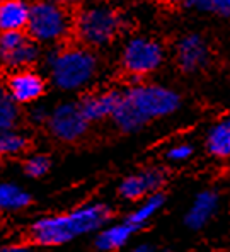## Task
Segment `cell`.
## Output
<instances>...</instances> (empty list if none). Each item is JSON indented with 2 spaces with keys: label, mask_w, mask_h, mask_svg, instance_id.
I'll list each match as a JSON object with an SVG mask.
<instances>
[{
  "label": "cell",
  "mask_w": 230,
  "mask_h": 252,
  "mask_svg": "<svg viewBox=\"0 0 230 252\" xmlns=\"http://www.w3.org/2000/svg\"><path fill=\"white\" fill-rule=\"evenodd\" d=\"M179 106V95L162 85L136 84L123 94L113 120L123 131H136L155 118L167 116Z\"/></svg>",
  "instance_id": "1"
},
{
  "label": "cell",
  "mask_w": 230,
  "mask_h": 252,
  "mask_svg": "<svg viewBox=\"0 0 230 252\" xmlns=\"http://www.w3.org/2000/svg\"><path fill=\"white\" fill-rule=\"evenodd\" d=\"M111 217L106 205H87L68 215L48 217L38 220L31 228V237L41 246H58L77 235L98 230Z\"/></svg>",
  "instance_id": "2"
},
{
  "label": "cell",
  "mask_w": 230,
  "mask_h": 252,
  "mask_svg": "<svg viewBox=\"0 0 230 252\" xmlns=\"http://www.w3.org/2000/svg\"><path fill=\"white\" fill-rule=\"evenodd\" d=\"M50 75L57 87L63 91H77L91 82L96 73V57L84 48H68L51 55Z\"/></svg>",
  "instance_id": "3"
},
{
  "label": "cell",
  "mask_w": 230,
  "mask_h": 252,
  "mask_svg": "<svg viewBox=\"0 0 230 252\" xmlns=\"http://www.w3.org/2000/svg\"><path fill=\"white\" fill-rule=\"evenodd\" d=\"M75 32L87 46H104L120 31V17L113 9L94 5L80 10L75 17Z\"/></svg>",
  "instance_id": "4"
},
{
  "label": "cell",
  "mask_w": 230,
  "mask_h": 252,
  "mask_svg": "<svg viewBox=\"0 0 230 252\" xmlns=\"http://www.w3.org/2000/svg\"><path fill=\"white\" fill-rule=\"evenodd\" d=\"M70 28H72V17L65 7L50 2H39L31 7L28 32L36 41H60L70 32Z\"/></svg>",
  "instance_id": "5"
},
{
  "label": "cell",
  "mask_w": 230,
  "mask_h": 252,
  "mask_svg": "<svg viewBox=\"0 0 230 252\" xmlns=\"http://www.w3.org/2000/svg\"><path fill=\"white\" fill-rule=\"evenodd\" d=\"M162 63V48L154 39L131 38L123 50V65L131 75L140 77L154 72Z\"/></svg>",
  "instance_id": "6"
},
{
  "label": "cell",
  "mask_w": 230,
  "mask_h": 252,
  "mask_svg": "<svg viewBox=\"0 0 230 252\" xmlns=\"http://www.w3.org/2000/svg\"><path fill=\"white\" fill-rule=\"evenodd\" d=\"M87 123L89 121L84 116L80 104H73V102H65V104L57 106L48 118L50 131L57 138L65 140V142L79 140L87 129Z\"/></svg>",
  "instance_id": "7"
},
{
  "label": "cell",
  "mask_w": 230,
  "mask_h": 252,
  "mask_svg": "<svg viewBox=\"0 0 230 252\" xmlns=\"http://www.w3.org/2000/svg\"><path fill=\"white\" fill-rule=\"evenodd\" d=\"M7 91L16 102L26 104V102H33L41 97L44 92V82L33 70H16L9 77Z\"/></svg>",
  "instance_id": "8"
},
{
  "label": "cell",
  "mask_w": 230,
  "mask_h": 252,
  "mask_svg": "<svg viewBox=\"0 0 230 252\" xmlns=\"http://www.w3.org/2000/svg\"><path fill=\"white\" fill-rule=\"evenodd\" d=\"M123 101V94L118 91H106L99 94L85 95L80 101V109L87 121L104 120L107 116H114L116 109Z\"/></svg>",
  "instance_id": "9"
},
{
  "label": "cell",
  "mask_w": 230,
  "mask_h": 252,
  "mask_svg": "<svg viewBox=\"0 0 230 252\" xmlns=\"http://www.w3.org/2000/svg\"><path fill=\"white\" fill-rule=\"evenodd\" d=\"M177 62L181 68L193 72L206 65L208 62V48L198 34H189L177 44Z\"/></svg>",
  "instance_id": "10"
},
{
  "label": "cell",
  "mask_w": 230,
  "mask_h": 252,
  "mask_svg": "<svg viewBox=\"0 0 230 252\" xmlns=\"http://www.w3.org/2000/svg\"><path fill=\"white\" fill-rule=\"evenodd\" d=\"M162 181H164V176L157 169L145 170V172L135 174V176H128L126 179L121 181L120 194L126 199H138L147 192H154L162 184Z\"/></svg>",
  "instance_id": "11"
},
{
  "label": "cell",
  "mask_w": 230,
  "mask_h": 252,
  "mask_svg": "<svg viewBox=\"0 0 230 252\" xmlns=\"http://www.w3.org/2000/svg\"><path fill=\"white\" fill-rule=\"evenodd\" d=\"M31 7L19 0H7L0 5V28L3 32H21L29 24Z\"/></svg>",
  "instance_id": "12"
},
{
  "label": "cell",
  "mask_w": 230,
  "mask_h": 252,
  "mask_svg": "<svg viewBox=\"0 0 230 252\" xmlns=\"http://www.w3.org/2000/svg\"><path fill=\"white\" fill-rule=\"evenodd\" d=\"M136 228L131 223L125 221V223H118L113 227H107L106 230H102L96 239V247L101 252H113L120 247H123L126 242L130 240L131 233Z\"/></svg>",
  "instance_id": "13"
},
{
  "label": "cell",
  "mask_w": 230,
  "mask_h": 252,
  "mask_svg": "<svg viewBox=\"0 0 230 252\" xmlns=\"http://www.w3.org/2000/svg\"><path fill=\"white\" fill-rule=\"evenodd\" d=\"M215 208H217V196H215V192L205 191V192H201V194H198L196 201L193 203L191 210H189L186 215L188 227L201 228L203 225L210 220Z\"/></svg>",
  "instance_id": "14"
},
{
  "label": "cell",
  "mask_w": 230,
  "mask_h": 252,
  "mask_svg": "<svg viewBox=\"0 0 230 252\" xmlns=\"http://www.w3.org/2000/svg\"><path fill=\"white\" fill-rule=\"evenodd\" d=\"M36 58H38V46L29 38L22 44H19L16 50L2 55L3 63H5L7 66H10V68H16V70H26V66L34 63Z\"/></svg>",
  "instance_id": "15"
},
{
  "label": "cell",
  "mask_w": 230,
  "mask_h": 252,
  "mask_svg": "<svg viewBox=\"0 0 230 252\" xmlns=\"http://www.w3.org/2000/svg\"><path fill=\"white\" fill-rule=\"evenodd\" d=\"M208 150L220 158L230 157V123L217 125L208 135Z\"/></svg>",
  "instance_id": "16"
},
{
  "label": "cell",
  "mask_w": 230,
  "mask_h": 252,
  "mask_svg": "<svg viewBox=\"0 0 230 252\" xmlns=\"http://www.w3.org/2000/svg\"><path fill=\"white\" fill-rule=\"evenodd\" d=\"M29 201H31V198H29L28 192L19 186H16V184L5 183L0 188V206L3 210H21L24 206H28Z\"/></svg>",
  "instance_id": "17"
},
{
  "label": "cell",
  "mask_w": 230,
  "mask_h": 252,
  "mask_svg": "<svg viewBox=\"0 0 230 252\" xmlns=\"http://www.w3.org/2000/svg\"><path fill=\"white\" fill-rule=\"evenodd\" d=\"M162 203H164L162 194H157V192H155V194L148 196L145 201L138 206V210H135L131 215H130V218L126 221L131 223L135 228H138L140 225H143L145 221H148L155 213H157V210L162 206Z\"/></svg>",
  "instance_id": "18"
},
{
  "label": "cell",
  "mask_w": 230,
  "mask_h": 252,
  "mask_svg": "<svg viewBox=\"0 0 230 252\" xmlns=\"http://www.w3.org/2000/svg\"><path fill=\"white\" fill-rule=\"evenodd\" d=\"M17 118H19L17 102L9 94H2V101H0V126H2L3 131H12Z\"/></svg>",
  "instance_id": "19"
},
{
  "label": "cell",
  "mask_w": 230,
  "mask_h": 252,
  "mask_svg": "<svg viewBox=\"0 0 230 252\" xmlns=\"http://www.w3.org/2000/svg\"><path fill=\"white\" fill-rule=\"evenodd\" d=\"M28 140L16 131H3L0 138V150L3 155H17L26 150Z\"/></svg>",
  "instance_id": "20"
},
{
  "label": "cell",
  "mask_w": 230,
  "mask_h": 252,
  "mask_svg": "<svg viewBox=\"0 0 230 252\" xmlns=\"http://www.w3.org/2000/svg\"><path fill=\"white\" fill-rule=\"evenodd\" d=\"M188 5L196 7L199 10L220 14L224 17H230V0H196V2H189Z\"/></svg>",
  "instance_id": "21"
},
{
  "label": "cell",
  "mask_w": 230,
  "mask_h": 252,
  "mask_svg": "<svg viewBox=\"0 0 230 252\" xmlns=\"http://www.w3.org/2000/svg\"><path fill=\"white\" fill-rule=\"evenodd\" d=\"M48 169H50V160L44 155H34L24 164V172L31 177H41L48 172Z\"/></svg>",
  "instance_id": "22"
},
{
  "label": "cell",
  "mask_w": 230,
  "mask_h": 252,
  "mask_svg": "<svg viewBox=\"0 0 230 252\" xmlns=\"http://www.w3.org/2000/svg\"><path fill=\"white\" fill-rule=\"evenodd\" d=\"M28 39V36L24 32H2V38H0V50L3 53H9V51L16 50L19 44H22Z\"/></svg>",
  "instance_id": "23"
},
{
  "label": "cell",
  "mask_w": 230,
  "mask_h": 252,
  "mask_svg": "<svg viewBox=\"0 0 230 252\" xmlns=\"http://www.w3.org/2000/svg\"><path fill=\"white\" fill-rule=\"evenodd\" d=\"M191 155V147L186 145V143H179V145L172 147L167 152V157L170 160H184Z\"/></svg>",
  "instance_id": "24"
},
{
  "label": "cell",
  "mask_w": 230,
  "mask_h": 252,
  "mask_svg": "<svg viewBox=\"0 0 230 252\" xmlns=\"http://www.w3.org/2000/svg\"><path fill=\"white\" fill-rule=\"evenodd\" d=\"M29 116H31V120L34 121V123H43V121L46 120V118H50L46 114V109H44L43 106L34 107V109L31 111V114H29Z\"/></svg>",
  "instance_id": "25"
},
{
  "label": "cell",
  "mask_w": 230,
  "mask_h": 252,
  "mask_svg": "<svg viewBox=\"0 0 230 252\" xmlns=\"http://www.w3.org/2000/svg\"><path fill=\"white\" fill-rule=\"evenodd\" d=\"M2 252H33V251L26 246H7L3 247Z\"/></svg>",
  "instance_id": "26"
},
{
  "label": "cell",
  "mask_w": 230,
  "mask_h": 252,
  "mask_svg": "<svg viewBox=\"0 0 230 252\" xmlns=\"http://www.w3.org/2000/svg\"><path fill=\"white\" fill-rule=\"evenodd\" d=\"M130 252H152V251H150V247H147V246H140V247H136V249H133Z\"/></svg>",
  "instance_id": "27"
},
{
  "label": "cell",
  "mask_w": 230,
  "mask_h": 252,
  "mask_svg": "<svg viewBox=\"0 0 230 252\" xmlns=\"http://www.w3.org/2000/svg\"><path fill=\"white\" fill-rule=\"evenodd\" d=\"M165 252H169V251H165Z\"/></svg>",
  "instance_id": "28"
},
{
  "label": "cell",
  "mask_w": 230,
  "mask_h": 252,
  "mask_svg": "<svg viewBox=\"0 0 230 252\" xmlns=\"http://www.w3.org/2000/svg\"><path fill=\"white\" fill-rule=\"evenodd\" d=\"M229 123H230V120H229Z\"/></svg>",
  "instance_id": "29"
}]
</instances>
